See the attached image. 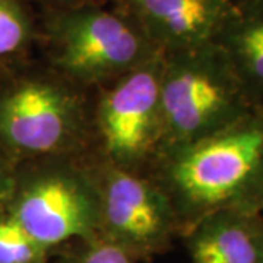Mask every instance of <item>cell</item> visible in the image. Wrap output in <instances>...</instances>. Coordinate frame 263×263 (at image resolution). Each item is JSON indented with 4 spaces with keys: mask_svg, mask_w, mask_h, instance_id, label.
<instances>
[{
    "mask_svg": "<svg viewBox=\"0 0 263 263\" xmlns=\"http://www.w3.org/2000/svg\"><path fill=\"white\" fill-rule=\"evenodd\" d=\"M35 35L34 22L19 0H0V65L28 47Z\"/></svg>",
    "mask_w": 263,
    "mask_h": 263,
    "instance_id": "8fae6325",
    "label": "cell"
},
{
    "mask_svg": "<svg viewBox=\"0 0 263 263\" xmlns=\"http://www.w3.org/2000/svg\"><path fill=\"white\" fill-rule=\"evenodd\" d=\"M162 54L214 41L230 0H117Z\"/></svg>",
    "mask_w": 263,
    "mask_h": 263,
    "instance_id": "ba28073f",
    "label": "cell"
},
{
    "mask_svg": "<svg viewBox=\"0 0 263 263\" xmlns=\"http://www.w3.org/2000/svg\"><path fill=\"white\" fill-rule=\"evenodd\" d=\"M254 110L215 43L164 54L158 146L167 154L224 130Z\"/></svg>",
    "mask_w": 263,
    "mask_h": 263,
    "instance_id": "7a4b0ae2",
    "label": "cell"
},
{
    "mask_svg": "<svg viewBox=\"0 0 263 263\" xmlns=\"http://www.w3.org/2000/svg\"><path fill=\"white\" fill-rule=\"evenodd\" d=\"M167 196L187 231L221 209L263 212V110L167 154Z\"/></svg>",
    "mask_w": 263,
    "mask_h": 263,
    "instance_id": "6da1fadb",
    "label": "cell"
},
{
    "mask_svg": "<svg viewBox=\"0 0 263 263\" xmlns=\"http://www.w3.org/2000/svg\"><path fill=\"white\" fill-rule=\"evenodd\" d=\"M44 31L57 67L84 84L117 79L161 54L129 15L97 3L51 9Z\"/></svg>",
    "mask_w": 263,
    "mask_h": 263,
    "instance_id": "3957f363",
    "label": "cell"
},
{
    "mask_svg": "<svg viewBox=\"0 0 263 263\" xmlns=\"http://www.w3.org/2000/svg\"><path fill=\"white\" fill-rule=\"evenodd\" d=\"M164 54L116 79L98 108L104 149L116 167L132 171L160 142V94Z\"/></svg>",
    "mask_w": 263,
    "mask_h": 263,
    "instance_id": "8992f818",
    "label": "cell"
},
{
    "mask_svg": "<svg viewBox=\"0 0 263 263\" xmlns=\"http://www.w3.org/2000/svg\"><path fill=\"white\" fill-rule=\"evenodd\" d=\"M73 263H132L130 253L111 240L97 241Z\"/></svg>",
    "mask_w": 263,
    "mask_h": 263,
    "instance_id": "4fadbf2b",
    "label": "cell"
},
{
    "mask_svg": "<svg viewBox=\"0 0 263 263\" xmlns=\"http://www.w3.org/2000/svg\"><path fill=\"white\" fill-rule=\"evenodd\" d=\"M72 91L41 76L0 84V146L19 161L63 152L81 132Z\"/></svg>",
    "mask_w": 263,
    "mask_h": 263,
    "instance_id": "5b68a950",
    "label": "cell"
},
{
    "mask_svg": "<svg viewBox=\"0 0 263 263\" xmlns=\"http://www.w3.org/2000/svg\"><path fill=\"white\" fill-rule=\"evenodd\" d=\"M254 108L263 110V0L231 3L214 41Z\"/></svg>",
    "mask_w": 263,
    "mask_h": 263,
    "instance_id": "30bf717a",
    "label": "cell"
},
{
    "mask_svg": "<svg viewBox=\"0 0 263 263\" xmlns=\"http://www.w3.org/2000/svg\"><path fill=\"white\" fill-rule=\"evenodd\" d=\"M189 233L192 263H260L263 212L221 209L202 218Z\"/></svg>",
    "mask_w": 263,
    "mask_h": 263,
    "instance_id": "9c48e42d",
    "label": "cell"
},
{
    "mask_svg": "<svg viewBox=\"0 0 263 263\" xmlns=\"http://www.w3.org/2000/svg\"><path fill=\"white\" fill-rule=\"evenodd\" d=\"M5 212L44 249L70 238L92 237L101 227V190L73 168H18Z\"/></svg>",
    "mask_w": 263,
    "mask_h": 263,
    "instance_id": "277c9868",
    "label": "cell"
},
{
    "mask_svg": "<svg viewBox=\"0 0 263 263\" xmlns=\"http://www.w3.org/2000/svg\"><path fill=\"white\" fill-rule=\"evenodd\" d=\"M260 263H263V257H262V260H260Z\"/></svg>",
    "mask_w": 263,
    "mask_h": 263,
    "instance_id": "ac0fdd59",
    "label": "cell"
},
{
    "mask_svg": "<svg viewBox=\"0 0 263 263\" xmlns=\"http://www.w3.org/2000/svg\"><path fill=\"white\" fill-rule=\"evenodd\" d=\"M44 252L12 216H0V263H40Z\"/></svg>",
    "mask_w": 263,
    "mask_h": 263,
    "instance_id": "7c38bea8",
    "label": "cell"
},
{
    "mask_svg": "<svg viewBox=\"0 0 263 263\" xmlns=\"http://www.w3.org/2000/svg\"><path fill=\"white\" fill-rule=\"evenodd\" d=\"M19 160L0 146V205L6 200L15 184Z\"/></svg>",
    "mask_w": 263,
    "mask_h": 263,
    "instance_id": "5bb4252c",
    "label": "cell"
},
{
    "mask_svg": "<svg viewBox=\"0 0 263 263\" xmlns=\"http://www.w3.org/2000/svg\"><path fill=\"white\" fill-rule=\"evenodd\" d=\"M46 3H50L53 9H60V8H72V6H79L85 3H95L94 0H44Z\"/></svg>",
    "mask_w": 263,
    "mask_h": 263,
    "instance_id": "9a60e30c",
    "label": "cell"
},
{
    "mask_svg": "<svg viewBox=\"0 0 263 263\" xmlns=\"http://www.w3.org/2000/svg\"><path fill=\"white\" fill-rule=\"evenodd\" d=\"M2 78H3V70H2V65H0V81H2Z\"/></svg>",
    "mask_w": 263,
    "mask_h": 263,
    "instance_id": "e0dca14e",
    "label": "cell"
},
{
    "mask_svg": "<svg viewBox=\"0 0 263 263\" xmlns=\"http://www.w3.org/2000/svg\"><path fill=\"white\" fill-rule=\"evenodd\" d=\"M40 263H41V262H40Z\"/></svg>",
    "mask_w": 263,
    "mask_h": 263,
    "instance_id": "d6986e66",
    "label": "cell"
},
{
    "mask_svg": "<svg viewBox=\"0 0 263 263\" xmlns=\"http://www.w3.org/2000/svg\"><path fill=\"white\" fill-rule=\"evenodd\" d=\"M231 3H238V2H247V0H230Z\"/></svg>",
    "mask_w": 263,
    "mask_h": 263,
    "instance_id": "2e32d148",
    "label": "cell"
},
{
    "mask_svg": "<svg viewBox=\"0 0 263 263\" xmlns=\"http://www.w3.org/2000/svg\"><path fill=\"white\" fill-rule=\"evenodd\" d=\"M101 227L129 253L158 249L177 221L167 193L132 171L113 165L104 176Z\"/></svg>",
    "mask_w": 263,
    "mask_h": 263,
    "instance_id": "52a82bcc",
    "label": "cell"
}]
</instances>
